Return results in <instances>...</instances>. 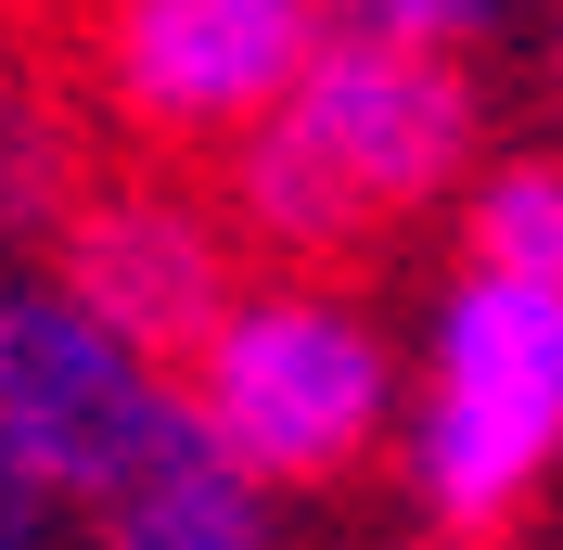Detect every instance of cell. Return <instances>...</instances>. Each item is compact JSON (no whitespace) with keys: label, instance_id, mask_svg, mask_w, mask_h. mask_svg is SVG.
<instances>
[{"label":"cell","instance_id":"cell-2","mask_svg":"<svg viewBox=\"0 0 563 550\" xmlns=\"http://www.w3.org/2000/svg\"><path fill=\"white\" fill-rule=\"evenodd\" d=\"M563 461V295L499 270H461L422 333L410 397V486L449 538H487L512 499Z\"/></svg>","mask_w":563,"mask_h":550},{"label":"cell","instance_id":"cell-6","mask_svg":"<svg viewBox=\"0 0 563 550\" xmlns=\"http://www.w3.org/2000/svg\"><path fill=\"white\" fill-rule=\"evenodd\" d=\"M231 243L244 231L218 206H192V193H167V179H103V193L65 218V243H52V282H65L115 345H141L154 372H192L206 333L244 308Z\"/></svg>","mask_w":563,"mask_h":550},{"label":"cell","instance_id":"cell-13","mask_svg":"<svg viewBox=\"0 0 563 550\" xmlns=\"http://www.w3.org/2000/svg\"><path fill=\"white\" fill-rule=\"evenodd\" d=\"M435 550H487V538H435Z\"/></svg>","mask_w":563,"mask_h":550},{"label":"cell","instance_id":"cell-5","mask_svg":"<svg viewBox=\"0 0 563 550\" xmlns=\"http://www.w3.org/2000/svg\"><path fill=\"white\" fill-rule=\"evenodd\" d=\"M320 38H333V0H103L90 77H103L115 129L231 154L244 129H269L295 103Z\"/></svg>","mask_w":563,"mask_h":550},{"label":"cell","instance_id":"cell-9","mask_svg":"<svg viewBox=\"0 0 563 550\" xmlns=\"http://www.w3.org/2000/svg\"><path fill=\"white\" fill-rule=\"evenodd\" d=\"M461 270H499V282L563 295V154H499V167L461 193Z\"/></svg>","mask_w":563,"mask_h":550},{"label":"cell","instance_id":"cell-8","mask_svg":"<svg viewBox=\"0 0 563 550\" xmlns=\"http://www.w3.org/2000/svg\"><path fill=\"white\" fill-rule=\"evenodd\" d=\"M90 193H103V179H90L77 103H65L38 65H13V52H0V256L65 243V218L90 206Z\"/></svg>","mask_w":563,"mask_h":550},{"label":"cell","instance_id":"cell-7","mask_svg":"<svg viewBox=\"0 0 563 550\" xmlns=\"http://www.w3.org/2000/svg\"><path fill=\"white\" fill-rule=\"evenodd\" d=\"M90 550H269V486L206 422H179L103 513H90Z\"/></svg>","mask_w":563,"mask_h":550},{"label":"cell","instance_id":"cell-11","mask_svg":"<svg viewBox=\"0 0 563 550\" xmlns=\"http://www.w3.org/2000/svg\"><path fill=\"white\" fill-rule=\"evenodd\" d=\"M52 525H65V499H52V486H26L13 461H0V550H52Z\"/></svg>","mask_w":563,"mask_h":550},{"label":"cell","instance_id":"cell-3","mask_svg":"<svg viewBox=\"0 0 563 550\" xmlns=\"http://www.w3.org/2000/svg\"><path fill=\"white\" fill-rule=\"evenodd\" d=\"M192 422H206L256 486H333L397 410L385 333L333 295V282H244V308L206 333V359L179 372Z\"/></svg>","mask_w":563,"mask_h":550},{"label":"cell","instance_id":"cell-10","mask_svg":"<svg viewBox=\"0 0 563 550\" xmlns=\"http://www.w3.org/2000/svg\"><path fill=\"white\" fill-rule=\"evenodd\" d=\"M333 26H346V38H385V52H435V65H474V52L512 26V0H333Z\"/></svg>","mask_w":563,"mask_h":550},{"label":"cell","instance_id":"cell-12","mask_svg":"<svg viewBox=\"0 0 563 550\" xmlns=\"http://www.w3.org/2000/svg\"><path fill=\"white\" fill-rule=\"evenodd\" d=\"M551 90H563V26H551Z\"/></svg>","mask_w":563,"mask_h":550},{"label":"cell","instance_id":"cell-1","mask_svg":"<svg viewBox=\"0 0 563 550\" xmlns=\"http://www.w3.org/2000/svg\"><path fill=\"white\" fill-rule=\"evenodd\" d=\"M231 231L320 270L372 243L385 218L435 206V193H474V65H435V52H385V38H320V65L295 77V103L269 129L231 141Z\"/></svg>","mask_w":563,"mask_h":550},{"label":"cell","instance_id":"cell-4","mask_svg":"<svg viewBox=\"0 0 563 550\" xmlns=\"http://www.w3.org/2000/svg\"><path fill=\"white\" fill-rule=\"evenodd\" d=\"M179 422H192L179 372L115 345L52 270H0V461L26 486L103 513Z\"/></svg>","mask_w":563,"mask_h":550}]
</instances>
